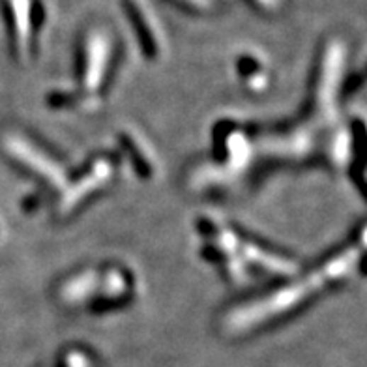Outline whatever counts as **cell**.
<instances>
[{
    "mask_svg": "<svg viewBox=\"0 0 367 367\" xmlns=\"http://www.w3.org/2000/svg\"><path fill=\"white\" fill-rule=\"evenodd\" d=\"M356 262V253L351 257V253H345L343 257L332 261L324 270H319V272L311 273L310 279L304 281V283H298L296 287H287L283 288L281 293H278V296H268L264 300H259L252 307L247 310H240L236 313H231L229 317V326H235V328H249V326H255L259 322H262V319H268L276 313H283V311L290 310L294 302H300V300L307 298L310 294H313V288L324 287L326 283H330L336 278H339L341 272H346V268H351V264Z\"/></svg>",
    "mask_w": 367,
    "mask_h": 367,
    "instance_id": "cell-1",
    "label": "cell"
},
{
    "mask_svg": "<svg viewBox=\"0 0 367 367\" xmlns=\"http://www.w3.org/2000/svg\"><path fill=\"white\" fill-rule=\"evenodd\" d=\"M107 51H109V42L105 34H92V38L86 43V68H84V74H86V84L90 89H98L100 86V79L103 75L105 69V60H107Z\"/></svg>",
    "mask_w": 367,
    "mask_h": 367,
    "instance_id": "cell-2",
    "label": "cell"
}]
</instances>
